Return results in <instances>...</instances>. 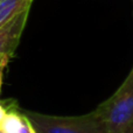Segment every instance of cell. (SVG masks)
I'll list each match as a JSON object with an SVG mask.
<instances>
[{
	"label": "cell",
	"instance_id": "cell-1",
	"mask_svg": "<svg viewBox=\"0 0 133 133\" xmlns=\"http://www.w3.org/2000/svg\"><path fill=\"white\" fill-rule=\"evenodd\" d=\"M105 133H124L133 124V69L118 90L95 110Z\"/></svg>",
	"mask_w": 133,
	"mask_h": 133
},
{
	"label": "cell",
	"instance_id": "cell-2",
	"mask_svg": "<svg viewBox=\"0 0 133 133\" xmlns=\"http://www.w3.org/2000/svg\"><path fill=\"white\" fill-rule=\"evenodd\" d=\"M36 133H105L95 111L83 116L60 117L23 111Z\"/></svg>",
	"mask_w": 133,
	"mask_h": 133
},
{
	"label": "cell",
	"instance_id": "cell-3",
	"mask_svg": "<svg viewBox=\"0 0 133 133\" xmlns=\"http://www.w3.org/2000/svg\"><path fill=\"white\" fill-rule=\"evenodd\" d=\"M30 7L25 8L0 27V55L14 56L21 35L26 28Z\"/></svg>",
	"mask_w": 133,
	"mask_h": 133
},
{
	"label": "cell",
	"instance_id": "cell-4",
	"mask_svg": "<svg viewBox=\"0 0 133 133\" xmlns=\"http://www.w3.org/2000/svg\"><path fill=\"white\" fill-rule=\"evenodd\" d=\"M0 127L7 133H36L23 111L20 112L15 108L8 110L6 117L0 124Z\"/></svg>",
	"mask_w": 133,
	"mask_h": 133
},
{
	"label": "cell",
	"instance_id": "cell-5",
	"mask_svg": "<svg viewBox=\"0 0 133 133\" xmlns=\"http://www.w3.org/2000/svg\"><path fill=\"white\" fill-rule=\"evenodd\" d=\"M34 0H0V27L25 8L32 7Z\"/></svg>",
	"mask_w": 133,
	"mask_h": 133
},
{
	"label": "cell",
	"instance_id": "cell-6",
	"mask_svg": "<svg viewBox=\"0 0 133 133\" xmlns=\"http://www.w3.org/2000/svg\"><path fill=\"white\" fill-rule=\"evenodd\" d=\"M11 56L8 55H0V94H1V85H2V79H4V72L6 66L8 65Z\"/></svg>",
	"mask_w": 133,
	"mask_h": 133
},
{
	"label": "cell",
	"instance_id": "cell-7",
	"mask_svg": "<svg viewBox=\"0 0 133 133\" xmlns=\"http://www.w3.org/2000/svg\"><path fill=\"white\" fill-rule=\"evenodd\" d=\"M8 110H9V109L6 108L4 103H1V102H0V124H1V122L4 120V118L6 117V115H7V112H8Z\"/></svg>",
	"mask_w": 133,
	"mask_h": 133
},
{
	"label": "cell",
	"instance_id": "cell-8",
	"mask_svg": "<svg viewBox=\"0 0 133 133\" xmlns=\"http://www.w3.org/2000/svg\"><path fill=\"white\" fill-rule=\"evenodd\" d=\"M124 133H133V124H132L131 126H130L129 129H127V130H126V131H125Z\"/></svg>",
	"mask_w": 133,
	"mask_h": 133
},
{
	"label": "cell",
	"instance_id": "cell-9",
	"mask_svg": "<svg viewBox=\"0 0 133 133\" xmlns=\"http://www.w3.org/2000/svg\"><path fill=\"white\" fill-rule=\"evenodd\" d=\"M0 133H7L6 131H5V130H2L1 127H0Z\"/></svg>",
	"mask_w": 133,
	"mask_h": 133
}]
</instances>
